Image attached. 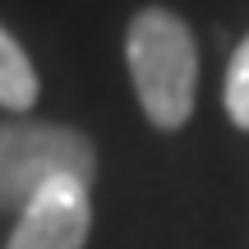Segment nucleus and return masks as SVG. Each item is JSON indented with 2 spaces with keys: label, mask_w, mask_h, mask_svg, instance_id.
Listing matches in <instances>:
<instances>
[{
  "label": "nucleus",
  "mask_w": 249,
  "mask_h": 249,
  "mask_svg": "<svg viewBox=\"0 0 249 249\" xmlns=\"http://www.w3.org/2000/svg\"><path fill=\"white\" fill-rule=\"evenodd\" d=\"M124 60L139 92V107L157 129H180L194 116L198 92V46L180 14L161 5H148L129 18Z\"/></svg>",
  "instance_id": "f257e3e1"
},
{
  "label": "nucleus",
  "mask_w": 249,
  "mask_h": 249,
  "mask_svg": "<svg viewBox=\"0 0 249 249\" xmlns=\"http://www.w3.org/2000/svg\"><path fill=\"white\" fill-rule=\"evenodd\" d=\"M92 231V189L79 180H55L18 213L5 249H83Z\"/></svg>",
  "instance_id": "7ed1b4c3"
},
{
  "label": "nucleus",
  "mask_w": 249,
  "mask_h": 249,
  "mask_svg": "<svg viewBox=\"0 0 249 249\" xmlns=\"http://www.w3.org/2000/svg\"><path fill=\"white\" fill-rule=\"evenodd\" d=\"M37 70L28 60V51L0 28V107L5 111H28L37 102Z\"/></svg>",
  "instance_id": "20e7f679"
},
{
  "label": "nucleus",
  "mask_w": 249,
  "mask_h": 249,
  "mask_svg": "<svg viewBox=\"0 0 249 249\" xmlns=\"http://www.w3.org/2000/svg\"><path fill=\"white\" fill-rule=\"evenodd\" d=\"M222 97H226V116L240 124V129H249V37L235 46L231 65H226V88H222Z\"/></svg>",
  "instance_id": "39448f33"
},
{
  "label": "nucleus",
  "mask_w": 249,
  "mask_h": 249,
  "mask_svg": "<svg viewBox=\"0 0 249 249\" xmlns=\"http://www.w3.org/2000/svg\"><path fill=\"white\" fill-rule=\"evenodd\" d=\"M79 180L92 189L97 148L55 120H0V213H23L46 185Z\"/></svg>",
  "instance_id": "f03ea898"
}]
</instances>
